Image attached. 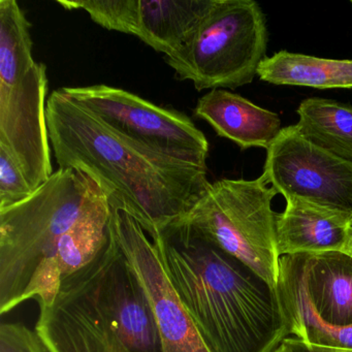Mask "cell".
Instances as JSON below:
<instances>
[{
    "instance_id": "6da1fadb",
    "label": "cell",
    "mask_w": 352,
    "mask_h": 352,
    "mask_svg": "<svg viewBox=\"0 0 352 352\" xmlns=\"http://www.w3.org/2000/svg\"><path fill=\"white\" fill-rule=\"evenodd\" d=\"M46 113L59 168H75L90 177L111 207L133 216L149 236L186 214L209 187L208 168L131 141L61 88L50 94Z\"/></svg>"
},
{
    "instance_id": "7a4b0ae2",
    "label": "cell",
    "mask_w": 352,
    "mask_h": 352,
    "mask_svg": "<svg viewBox=\"0 0 352 352\" xmlns=\"http://www.w3.org/2000/svg\"><path fill=\"white\" fill-rule=\"evenodd\" d=\"M211 352H275L290 335L278 287L176 219L150 236Z\"/></svg>"
},
{
    "instance_id": "3957f363",
    "label": "cell",
    "mask_w": 352,
    "mask_h": 352,
    "mask_svg": "<svg viewBox=\"0 0 352 352\" xmlns=\"http://www.w3.org/2000/svg\"><path fill=\"white\" fill-rule=\"evenodd\" d=\"M108 199L87 175L58 168L28 199L0 209V313L24 302L38 270L84 216Z\"/></svg>"
},
{
    "instance_id": "277c9868",
    "label": "cell",
    "mask_w": 352,
    "mask_h": 352,
    "mask_svg": "<svg viewBox=\"0 0 352 352\" xmlns=\"http://www.w3.org/2000/svg\"><path fill=\"white\" fill-rule=\"evenodd\" d=\"M32 23L16 0L0 1V148L36 190L53 175L47 67L34 60Z\"/></svg>"
},
{
    "instance_id": "5b68a950",
    "label": "cell",
    "mask_w": 352,
    "mask_h": 352,
    "mask_svg": "<svg viewBox=\"0 0 352 352\" xmlns=\"http://www.w3.org/2000/svg\"><path fill=\"white\" fill-rule=\"evenodd\" d=\"M267 184L263 175L255 180L222 179L210 183L201 199L179 219L277 287L280 256L277 213L272 201L278 192Z\"/></svg>"
},
{
    "instance_id": "8992f818",
    "label": "cell",
    "mask_w": 352,
    "mask_h": 352,
    "mask_svg": "<svg viewBox=\"0 0 352 352\" xmlns=\"http://www.w3.org/2000/svg\"><path fill=\"white\" fill-rule=\"evenodd\" d=\"M265 16L254 0H213L188 44L164 57L195 89H236L252 83L267 58Z\"/></svg>"
},
{
    "instance_id": "52a82bcc",
    "label": "cell",
    "mask_w": 352,
    "mask_h": 352,
    "mask_svg": "<svg viewBox=\"0 0 352 352\" xmlns=\"http://www.w3.org/2000/svg\"><path fill=\"white\" fill-rule=\"evenodd\" d=\"M113 131L154 151L207 168L209 142L184 113L108 85L61 88Z\"/></svg>"
},
{
    "instance_id": "ba28073f",
    "label": "cell",
    "mask_w": 352,
    "mask_h": 352,
    "mask_svg": "<svg viewBox=\"0 0 352 352\" xmlns=\"http://www.w3.org/2000/svg\"><path fill=\"white\" fill-rule=\"evenodd\" d=\"M38 308L34 331L48 352H135L104 298L98 256L61 281L52 305Z\"/></svg>"
},
{
    "instance_id": "9c48e42d",
    "label": "cell",
    "mask_w": 352,
    "mask_h": 352,
    "mask_svg": "<svg viewBox=\"0 0 352 352\" xmlns=\"http://www.w3.org/2000/svg\"><path fill=\"white\" fill-rule=\"evenodd\" d=\"M263 176L285 199H298L352 216V164L285 127L267 149Z\"/></svg>"
},
{
    "instance_id": "30bf717a",
    "label": "cell",
    "mask_w": 352,
    "mask_h": 352,
    "mask_svg": "<svg viewBox=\"0 0 352 352\" xmlns=\"http://www.w3.org/2000/svg\"><path fill=\"white\" fill-rule=\"evenodd\" d=\"M111 230L149 298L162 352H211L173 288L155 245L139 222L111 207Z\"/></svg>"
},
{
    "instance_id": "8fae6325",
    "label": "cell",
    "mask_w": 352,
    "mask_h": 352,
    "mask_svg": "<svg viewBox=\"0 0 352 352\" xmlns=\"http://www.w3.org/2000/svg\"><path fill=\"white\" fill-rule=\"evenodd\" d=\"M110 216L111 206L107 199L65 234L54 254L32 278L24 302L36 300L38 307L52 305L61 281L91 263L106 244Z\"/></svg>"
},
{
    "instance_id": "7c38bea8",
    "label": "cell",
    "mask_w": 352,
    "mask_h": 352,
    "mask_svg": "<svg viewBox=\"0 0 352 352\" xmlns=\"http://www.w3.org/2000/svg\"><path fill=\"white\" fill-rule=\"evenodd\" d=\"M352 230V216L298 199H286L277 214L276 241L280 257L343 251Z\"/></svg>"
},
{
    "instance_id": "4fadbf2b",
    "label": "cell",
    "mask_w": 352,
    "mask_h": 352,
    "mask_svg": "<svg viewBox=\"0 0 352 352\" xmlns=\"http://www.w3.org/2000/svg\"><path fill=\"white\" fill-rule=\"evenodd\" d=\"M193 114L209 123L219 137L230 140L242 149H267L282 131L276 113L224 89L211 90L201 96Z\"/></svg>"
},
{
    "instance_id": "5bb4252c",
    "label": "cell",
    "mask_w": 352,
    "mask_h": 352,
    "mask_svg": "<svg viewBox=\"0 0 352 352\" xmlns=\"http://www.w3.org/2000/svg\"><path fill=\"white\" fill-rule=\"evenodd\" d=\"M213 0H139L137 38L168 57L184 48Z\"/></svg>"
},
{
    "instance_id": "9a60e30c",
    "label": "cell",
    "mask_w": 352,
    "mask_h": 352,
    "mask_svg": "<svg viewBox=\"0 0 352 352\" xmlns=\"http://www.w3.org/2000/svg\"><path fill=\"white\" fill-rule=\"evenodd\" d=\"M257 76L263 81L275 85L349 89L352 88V60L319 58L280 51L261 63Z\"/></svg>"
},
{
    "instance_id": "2e32d148",
    "label": "cell",
    "mask_w": 352,
    "mask_h": 352,
    "mask_svg": "<svg viewBox=\"0 0 352 352\" xmlns=\"http://www.w3.org/2000/svg\"><path fill=\"white\" fill-rule=\"evenodd\" d=\"M296 127L313 145L352 164V107L325 98L300 102Z\"/></svg>"
},
{
    "instance_id": "e0dca14e",
    "label": "cell",
    "mask_w": 352,
    "mask_h": 352,
    "mask_svg": "<svg viewBox=\"0 0 352 352\" xmlns=\"http://www.w3.org/2000/svg\"><path fill=\"white\" fill-rule=\"evenodd\" d=\"M57 3L69 11H85L96 24L106 30L138 36L139 0H57Z\"/></svg>"
},
{
    "instance_id": "ac0fdd59",
    "label": "cell",
    "mask_w": 352,
    "mask_h": 352,
    "mask_svg": "<svg viewBox=\"0 0 352 352\" xmlns=\"http://www.w3.org/2000/svg\"><path fill=\"white\" fill-rule=\"evenodd\" d=\"M32 191L11 154L0 148V209L28 199Z\"/></svg>"
},
{
    "instance_id": "d6986e66",
    "label": "cell",
    "mask_w": 352,
    "mask_h": 352,
    "mask_svg": "<svg viewBox=\"0 0 352 352\" xmlns=\"http://www.w3.org/2000/svg\"><path fill=\"white\" fill-rule=\"evenodd\" d=\"M0 352H48L36 331L21 322L0 325Z\"/></svg>"
},
{
    "instance_id": "ffe728a7",
    "label": "cell",
    "mask_w": 352,
    "mask_h": 352,
    "mask_svg": "<svg viewBox=\"0 0 352 352\" xmlns=\"http://www.w3.org/2000/svg\"><path fill=\"white\" fill-rule=\"evenodd\" d=\"M284 343L287 344L294 352H352V349L324 347V346L311 345L300 341L298 338H286Z\"/></svg>"
},
{
    "instance_id": "44dd1931",
    "label": "cell",
    "mask_w": 352,
    "mask_h": 352,
    "mask_svg": "<svg viewBox=\"0 0 352 352\" xmlns=\"http://www.w3.org/2000/svg\"><path fill=\"white\" fill-rule=\"evenodd\" d=\"M342 252L346 253V254H348L349 256L352 257V230L351 232H350L347 242H346L345 247H344L343 251H342Z\"/></svg>"
},
{
    "instance_id": "7402d4cb",
    "label": "cell",
    "mask_w": 352,
    "mask_h": 352,
    "mask_svg": "<svg viewBox=\"0 0 352 352\" xmlns=\"http://www.w3.org/2000/svg\"><path fill=\"white\" fill-rule=\"evenodd\" d=\"M275 352H294L286 343H282Z\"/></svg>"
},
{
    "instance_id": "603a6c76",
    "label": "cell",
    "mask_w": 352,
    "mask_h": 352,
    "mask_svg": "<svg viewBox=\"0 0 352 352\" xmlns=\"http://www.w3.org/2000/svg\"><path fill=\"white\" fill-rule=\"evenodd\" d=\"M350 3H352V0H351V1H350Z\"/></svg>"
}]
</instances>
